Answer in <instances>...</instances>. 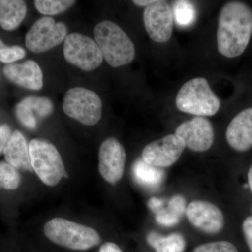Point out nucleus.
Here are the masks:
<instances>
[{"mask_svg":"<svg viewBox=\"0 0 252 252\" xmlns=\"http://www.w3.org/2000/svg\"><path fill=\"white\" fill-rule=\"evenodd\" d=\"M143 18L144 27L152 40L157 43L170 40L173 32L174 14L166 1L156 0L145 8Z\"/></svg>","mask_w":252,"mask_h":252,"instance_id":"nucleus-9","label":"nucleus"},{"mask_svg":"<svg viewBox=\"0 0 252 252\" xmlns=\"http://www.w3.org/2000/svg\"><path fill=\"white\" fill-rule=\"evenodd\" d=\"M3 73L8 80L24 89L38 91L43 87L42 71L39 64L32 60L6 64Z\"/></svg>","mask_w":252,"mask_h":252,"instance_id":"nucleus-14","label":"nucleus"},{"mask_svg":"<svg viewBox=\"0 0 252 252\" xmlns=\"http://www.w3.org/2000/svg\"><path fill=\"white\" fill-rule=\"evenodd\" d=\"M167 209L171 212L172 215L180 219L187 210L185 198L181 195H175L172 197L169 201Z\"/></svg>","mask_w":252,"mask_h":252,"instance_id":"nucleus-27","label":"nucleus"},{"mask_svg":"<svg viewBox=\"0 0 252 252\" xmlns=\"http://www.w3.org/2000/svg\"><path fill=\"white\" fill-rule=\"evenodd\" d=\"M44 230L53 243L71 250H89L101 242L100 236L94 228L60 217L48 221Z\"/></svg>","mask_w":252,"mask_h":252,"instance_id":"nucleus-4","label":"nucleus"},{"mask_svg":"<svg viewBox=\"0 0 252 252\" xmlns=\"http://www.w3.org/2000/svg\"><path fill=\"white\" fill-rule=\"evenodd\" d=\"M243 230L249 248L252 252V217H248L244 220Z\"/></svg>","mask_w":252,"mask_h":252,"instance_id":"nucleus-29","label":"nucleus"},{"mask_svg":"<svg viewBox=\"0 0 252 252\" xmlns=\"http://www.w3.org/2000/svg\"><path fill=\"white\" fill-rule=\"evenodd\" d=\"M173 14L176 21L180 26L191 24L195 18V9L193 4L188 1H177L175 2Z\"/></svg>","mask_w":252,"mask_h":252,"instance_id":"nucleus-23","label":"nucleus"},{"mask_svg":"<svg viewBox=\"0 0 252 252\" xmlns=\"http://www.w3.org/2000/svg\"><path fill=\"white\" fill-rule=\"evenodd\" d=\"M156 214V220L159 224L164 226H172L178 223L180 218L172 215L167 209H160L154 212Z\"/></svg>","mask_w":252,"mask_h":252,"instance_id":"nucleus-26","label":"nucleus"},{"mask_svg":"<svg viewBox=\"0 0 252 252\" xmlns=\"http://www.w3.org/2000/svg\"><path fill=\"white\" fill-rule=\"evenodd\" d=\"M186 147L184 140L176 134L165 136L144 147L142 159L154 167L171 166L178 160Z\"/></svg>","mask_w":252,"mask_h":252,"instance_id":"nucleus-10","label":"nucleus"},{"mask_svg":"<svg viewBox=\"0 0 252 252\" xmlns=\"http://www.w3.org/2000/svg\"><path fill=\"white\" fill-rule=\"evenodd\" d=\"M177 109L198 117H211L220 110V102L203 77H196L181 87L175 100Z\"/></svg>","mask_w":252,"mask_h":252,"instance_id":"nucleus-3","label":"nucleus"},{"mask_svg":"<svg viewBox=\"0 0 252 252\" xmlns=\"http://www.w3.org/2000/svg\"><path fill=\"white\" fill-rule=\"evenodd\" d=\"M94 35L102 57L112 67L126 65L135 59L133 42L117 23L102 21L94 27Z\"/></svg>","mask_w":252,"mask_h":252,"instance_id":"nucleus-2","label":"nucleus"},{"mask_svg":"<svg viewBox=\"0 0 252 252\" xmlns=\"http://www.w3.org/2000/svg\"><path fill=\"white\" fill-rule=\"evenodd\" d=\"M67 28L63 22L44 16L38 19L30 28L26 36V46L35 54L46 52L65 40Z\"/></svg>","mask_w":252,"mask_h":252,"instance_id":"nucleus-8","label":"nucleus"},{"mask_svg":"<svg viewBox=\"0 0 252 252\" xmlns=\"http://www.w3.org/2000/svg\"><path fill=\"white\" fill-rule=\"evenodd\" d=\"M186 215L194 226L205 233L215 234L223 228V214L216 205L209 202H191L187 207Z\"/></svg>","mask_w":252,"mask_h":252,"instance_id":"nucleus-13","label":"nucleus"},{"mask_svg":"<svg viewBox=\"0 0 252 252\" xmlns=\"http://www.w3.org/2000/svg\"><path fill=\"white\" fill-rule=\"evenodd\" d=\"M11 130L7 124L0 125V154L4 152L5 147L11 135Z\"/></svg>","mask_w":252,"mask_h":252,"instance_id":"nucleus-28","label":"nucleus"},{"mask_svg":"<svg viewBox=\"0 0 252 252\" xmlns=\"http://www.w3.org/2000/svg\"><path fill=\"white\" fill-rule=\"evenodd\" d=\"M175 134L184 140L186 147L193 152L208 150L214 142L213 126L208 119L196 117L182 123L175 130Z\"/></svg>","mask_w":252,"mask_h":252,"instance_id":"nucleus-12","label":"nucleus"},{"mask_svg":"<svg viewBox=\"0 0 252 252\" xmlns=\"http://www.w3.org/2000/svg\"><path fill=\"white\" fill-rule=\"evenodd\" d=\"M5 160L17 170L32 172L33 170L30 157L29 144L19 130L11 134L4 152Z\"/></svg>","mask_w":252,"mask_h":252,"instance_id":"nucleus-17","label":"nucleus"},{"mask_svg":"<svg viewBox=\"0 0 252 252\" xmlns=\"http://www.w3.org/2000/svg\"><path fill=\"white\" fill-rule=\"evenodd\" d=\"M36 10L45 16H54L64 12L75 4L73 0H36Z\"/></svg>","mask_w":252,"mask_h":252,"instance_id":"nucleus-21","label":"nucleus"},{"mask_svg":"<svg viewBox=\"0 0 252 252\" xmlns=\"http://www.w3.org/2000/svg\"><path fill=\"white\" fill-rule=\"evenodd\" d=\"M21 182V175L17 169L6 161L0 162V189L15 190Z\"/></svg>","mask_w":252,"mask_h":252,"instance_id":"nucleus-22","label":"nucleus"},{"mask_svg":"<svg viewBox=\"0 0 252 252\" xmlns=\"http://www.w3.org/2000/svg\"><path fill=\"white\" fill-rule=\"evenodd\" d=\"M248 182L249 186H250V189H251L252 192V165L251 167H250V170H249Z\"/></svg>","mask_w":252,"mask_h":252,"instance_id":"nucleus-33","label":"nucleus"},{"mask_svg":"<svg viewBox=\"0 0 252 252\" xmlns=\"http://www.w3.org/2000/svg\"><path fill=\"white\" fill-rule=\"evenodd\" d=\"M30 157L33 170L43 183L54 187L65 175L64 163L57 148L43 138H35L29 143Z\"/></svg>","mask_w":252,"mask_h":252,"instance_id":"nucleus-5","label":"nucleus"},{"mask_svg":"<svg viewBox=\"0 0 252 252\" xmlns=\"http://www.w3.org/2000/svg\"><path fill=\"white\" fill-rule=\"evenodd\" d=\"M164 205V200L162 199L156 198H150V200L148 202V206L151 210L154 212L158 211V210H160Z\"/></svg>","mask_w":252,"mask_h":252,"instance_id":"nucleus-30","label":"nucleus"},{"mask_svg":"<svg viewBox=\"0 0 252 252\" xmlns=\"http://www.w3.org/2000/svg\"><path fill=\"white\" fill-rule=\"evenodd\" d=\"M134 178L137 183L147 189H156L161 185L164 172L159 167L149 165L143 159H138L132 167Z\"/></svg>","mask_w":252,"mask_h":252,"instance_id":"nucleus-19","label":"nucleus"},{"mask_svg":"<svg viewBox=\"0 0 252 252\" xmlns=\"http://www.w3.org/2000/svg\"><path fill=\"white\" fill-rule=\"evenodd\" d=\"M27 14V5L23 0H0V26L5 31L16 29Z\"/></svg>","mask_w":252,"mask_h":252,"instance_id":"nucleus-18","label":"nucleus"},{"mask_svg":"<svg viewBox=\"0 0 252 252\" xmlns=\"http://www.w3.org/2000/svg\"><path fill=\"white\" fill-rule=\"evenodd\" d=\"M147 240L157 252H183L186 248L185 239L180 233L163 236L152 231L147 235Z\"/></svg>","mask_w":252,"mask_h":252,"instance_id":"nucleus-20","label":"nucleus"},{"mask_svg":"<svg viewBox=\"0 0 252 252\" xmlns=\"http://www.w3.org/2000/svg\"><path fill=\"white\" fill-rule=\"evenodd\" d=\"M99 252H123L117 245L113 243H104L99 250Z\"/></svg>","mask_w":252,"mask_h":252,"instance_id":"nucleus-31","label":"nucleus"},{"mask_svg":"<svg viewBox=\"0 0 252 252\" xmlns=\"http://www.w3.org/2000/svg\"><path fill=\"white\" fill-rule=\"evenodd\" d=\"M26 52L23 47L19 46H6L0 39V61L7 64L23 59Z\"/></svg>","mask_w":252,"mask_h":252,"instance_id":"nucleus-24","label":"nucleus"},{"mask_svg":"<svg viewBox=\"0 0 252 252\" xmlns=\"http://www.w3.org/2000/svg\"><path fill=\"white\" fill-rule=\"evenodd\" d=\"M156 0H135L132 1L135 5H137L139 6H150L151 4H153L155 2Z\"/></svg>","mask_w":252,"mask_h":252,"instance_id":"nucleus-32","label":"nucleus"},{"mask_svg":"<svg viewBox=\"0 0 252 252\" xmlns=\"http://www.w3.org/2000/svg\"><path fill=\"white\" fill-rule=\"evenodd\" d=\"M100 97L86 88L69 89L64 94L63 109L66 115L85 126L97 124L102 117Z\"/></svg>","mask_w":252,"mask_h":252,"instance_id":"nucleus-6","label":"nucleus"},{"mask_svg":"<svg viewBox=\"0 0 252 252\" xmlns=\"http://www.w3.org/2000/svg\"><path fill=\"white\" fill-rule=\"evenodd\" d=\"M126 160L125 149L115 137H109L101 144L99 171L109 183H117L122 178Z\"/></svg>","mask_w":252,"mask_h":252,"instance_id":"nucleus-11","label":"nucleus"},{"mask_svg":"<svg viewBox=\"0 0 252 252\" xmlns=\"http://www.w3.org/2000/svg\"><path fill=\"white\" fill-rule=\"evenodd\" d=\"M63 54L68 63L86 72L97 69L104 59L95 41L79 33H72L67 36L63 46Z\"/></svg>","mask_w":252,"mask_h":252,"instance_id":"nucleus-7","label":"nucleus"},{"mask_svg":"<svg viewBox=\"0 0 252 252\" xmlns=\"http://www.w3.org/2000/svg\"><path fill=\"white\" fill-rule=\"evenodd\" d=\"M225 137L230 147L238 152L252 148V107L233 118L227 127Z\"/></svg>","mask_w":252,"mask_h":252,"instance_id":"nucleus-16","label":"nucleus"},{"mask_svg":"<svg viewBox=\"0 0 252 252\" xmlns=\"http://www.w3.org/2000/svg\"><path fill=\"white\" fill-rule=\"evenodd\" d=\"M194 252H238L233 244L226 241L204 244L195 248Z\"/></svg>","mask_w":252,"mask_h":252,"instance_id":"nucleus-25","label":"nucleus"},{"mask_svg":"<svg viewBox=\"0 0 252 252\" xmlns=\"http://www.w3.org/2000/svg\"><path fill=\"white\" fill-rule=\"evenodd\" d=\"M54 109L53 102L47 97L31 96L16 105V116L26 128L34 130L37 126V119L49 117Z\"/></svg>","mask_w":252,"mask_h":252,"instance_id":"nucleus-15","label":"nucleus"},{"mask_svg":"<svg viewBox=\"0 0 252 252\" xmlns=\"http://www.w3.org/2000/svg\"><path fill=\"white\" fill-rule=\"evenodd\" d=\"M252 34V11L241 1L222 6L217 28V48L222 56L238 57L248 47Z\"/></svg>","mask_w":252,"mask_h":252,"instance_id":"nucleus-1","label":"nucleus"}]
</instances>
